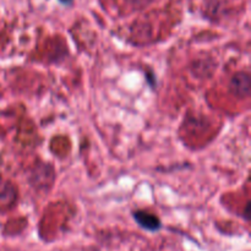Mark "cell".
I'll use <instances>...</instances> for the list:
<instances>
[{
	"instance_id": "cell-1",
	"label": "cell",
	"mask_w": 251,
	"mask_h": 251,
	"mask_svg": "<svg viewBox=\"0 0 251 251\" xmlns=\"http://www.w3.org/2000/svg\"><path fill=\"white\" fill-rule=\"evenodd\" d=\"M132 218H134L135 222H136L142 229L147 230V232H158L162 228L161 220H159L156 215L147 212V211H134V212H132Z\"/></svg>"
},
{
	"instance_id": "cell-2",
	"label": "cell",
	"mask_w": 251,
	"mask_h": 251,
	"mask_svg": "<svg viewBox=\"0 0 251 251\" xmlns=\"http://www.w3.org/2000/svg\"><path fill=\"white\" fill-rule=\"evenodd\" d=\"M250 76L248 73H237L229 81V90L237 97L247 98L250 95Z\"/></svg>"
},
{
	"instance_id": "cell-3",
	"label": "cell",
	"mask_w": 251,
	"mask_h": 251,
	"mask_svg": "<svg viewBox=\"0 0 251 251\" xmlns=\"http://www.w3.org/2000/svg\"><path fill=\"white\" fill-rule=\"evenodd\" d=\"M61 2H63V4H70L71 1H73V0H60Z\"/></svg>"
}]
</instances>
